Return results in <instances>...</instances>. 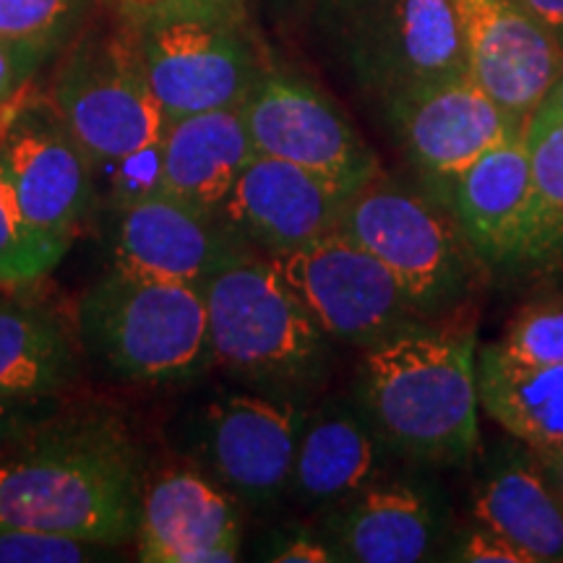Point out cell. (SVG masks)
<instances>
[{
	"label": "cell",
	"instance_id": "obj_1",
	"mask_svg": "<svg viewBox=\"0 0 563 563\" xmlns=\"http://www.w3.org/2000/svg\"><path fill=\"white\" fill-rule=\"evenodd\" d=\"M144 470L108 412H53L0 454V527L121 548L136 534Z\"/></svg>",
	"mask_w": 563,
	"mask_h": 563
},
{
	"label": "cell",
	"instance_id": "obj_2",
	"mask_svg": "<svg viewBox=\"0 0 563 563\" xmlns=\"http://www.w3.org/2000/svg\"><path fill=\"white\" fill-rule=\"evenodd\" d=\"M357 407L389 452L464 464L481 449L473 329L426 321L363 350Z\"/></svg>",
	"mask_w": 563,
	"mask_h": 563
},
{
	"label": "cell",
	"instance_id": "obj_3",
	"mask_svg": "<svg viewBox=\"0 0 563 563\" xmlns=\"http://www.w3.org/2000/svg\"><path fill=\"white\" fill-rule=\"evenodd\" d=\"M84 352L131 384H186L211 368L203 290L110 266L76 308Z\"/></svg>",
	"mask_w": 563,
	"mask_h": 563
},
{
	"label": "cell",
	"instance_id": "obj_4",
	"mask_svg": "<svg viewBox=\"0 0 563 563\" xmlns=\"http://www.w3.org/2000/svg\"><path fill=\"white\" fill-rule=\"evenodd\" d=\"M201 290L211 368L282 394H302L323 376L332 340L262 253L238 256Z\"/></svg>",
	"mask_w": 563,
	"mask_h": 563
},
{
	"label": "cell",
	"instance_id": "obj_5",
	"mask_svg": "<svg viewBox=\"0 0 563 563\" xmlns=\"http://www.w3.org/2000/svg\"><path fill=\"white\" fill-rule=\"evenodd\" d=\"M319 37L378 104L467 74L452 0H316Z\"/></svg>",
	"mask_w": 563,
	"mask_h": 563
},
{
	"label": "cell",
	"instance_id": "obj_6",
	"mask_svg": "<svg viewBox=\"0 0 563 563\" xmlns=\"http://www.w3.org/2000/svg\"><path fill=\"white\" fill-rule=\"evenodd\" d=\"M336 230L382 262L431 321L460 313L481 256L433 199L378 170L344 201Z\"/></svg>",
	"mask_w": 563,
	"mask_h": 563
},
{
	"label": "cell",
	"instance_id": "obj_7",
	"mask_svg": "<svg viewBox=\"0 0 563 563\" xmlns=\"http://www.w3.org/2000/svg\"><path fill=\"white\" fill-rule=\"evenodd\" d=\"M51 102L97 178L115 162L159 144L167 129L165 112L141 70L136 32L123 24L115 32L70 42L55 74Z\"/></svg>",
	"mask_w": 563,
	"mask_h": 563
},
{
	"label": "cell",
	"instance_id": "obj_8",
	"mask_svg": "<svg viewBox=\"0 0 563 563\" xmlns=\"http://www.w3.org/2000/svg\"><path fill=\"white\" fill-rule=\"evenodd\" d=\"M269 262L334 342L365 350L402 329L431 321L397 277L340 230Z\"/></svg>",
	"mask_w": 563,
	"mask_h": 563
},
{
	"label": "cell",
	"instance_id": "obj_9",
	"mask_svg": "<svg viewBox=\"0 0 563 563\" xmlns=\"http://www.w3.org/2000/svg\"><path fill=\"white\" fill-rule=\"evenodd\" d=\"M308 407L300 394L222 391L191 422V454L245 506H272L290 490Z\"/></svg>",
	"mask_w": 563,
	"mask_h": 563
},
{
	"label": "cell",
	"instance_id": "obj_10",
	"mask_svg": "<svg viewBox=\"0 0 563 563\" xmlns=\"http://www.w3.org/2000/svg\"><path fill=\"white\" fill-rule=\"evenodd\" d=\"M238 110L253 152L321 175L347 194L382 170L347 115L292 70L262 66Z\"/></svg>",
	"mask_w": 563,
	"mask_h": 563
},
{
	"label": "cell",
	"instance_id": "obj_11",
	"mask_svg": "<svg viewBox=\"0 0 563 563\" xmlns=\"http://www.w3.org/2000/svg\"><path fill=\"white\" fill-rule=\"evenodd\" d=\"M0 159L30 228L68 253L97 201V175L53 102L13 112L0 129Z\"/></svg>",
	"mask_w": 563,
	"mask_h": 563
},
{
	"label": "cell",
	"instance_id": "obj_12",
	"mask_svg": "<svg viewBox=\"0 0 563 563\" xmlns=\"http://www.w3.org/2000/svg\"><path fill=\"white\" fill-rule=\"evenodd\" d=\"M136 47L144 79L167 123L238 108L262 70L245 24L167 21L139 30Z\"/></svg>",
	"mask_w": 563,
	"mask_h": 563
},
{
	"label": "cell",
	"instance_id": "obj_13",
	"mask_svg": "<svg viewBox=\"0 0 563 563\" xmlns=\"http://www.w3.org/2000/svg\"><path fill=\"white\" fill-rule=\"evenodd\" d=\"M382 110L407 159L443 191L470 162L525 131V123L506 112L470 74L428 84Z\"/></svg>",
	"mask_w": 563,
	"mask_h": 563
},
{
	"label": "cell",
	"instance_id": "obj_14",
	"mask_svg": "<svg viewBox=\"0 0 563 563\" xmlns=\"http://www.w3.org/2000/svg\"><path fill=\"white\" fill-rule=\"evenodd\" d=\"M347 196L321 175L253 154L217 211V220L245 249L274 258L332 235Z\"/></svg>",
	"mask_w": 563,
	"mask_h": 563
},
{
	"label": "cell",
	"instance_id": "obj_15",
	"mask_svg": "<svg viewBox=\"0 0 563 563\" xmlns=\"http://www.w3.org/2000/svg\"><path fill=\"white\" fill-rule=\"evenodd\" d=\"M470 79L527 123L563 74V51L517 0H452Z\"/></svg>",
	"mask_w": 563,
	"mask_h": 563
},
{
	"label": "cell",
	"instance_id": "obj_16",
	"mask_svg": "<svg viewBox=\"0 0 563 563\" xmlns=\"http://www.w3.org/2000/svg\"><path fill=\"white\" fill-rule=\"evenodd\" d=\"M133 543L144 563H232L243 545L241 501L203 470H157L141 488Z\"/></svg>",
	"mask_w": 563,
	"mask_h": 563
},
{
	"label": "cell",
	"instance_id": "obj_17",
	"mask_svg": "<svg viewBox=\"0 0 563 563\" xmlns=\"http://www.w3.org/2000/svg\"><path fill=\"white\" fill-rule=\"evenodd\" d=\"M110 266L144 277L203 287L222 266L251 253L217 217L167 194L112 209Z\"/></svg>",
	"mask_w": 563,
	"mask_h": 563
},
{
	"label": "cell",
	"instance_id": "obj_18",
	"mask_svg": "<svg viewBox=\"0 0 563 563\" xmlns=\"http://www.w3.org/2000/svg\"><path fill=\"white\" fill-rule=\"evenodd\" d=\"M319 534L334 561L418 563L439 551L441 511L422 485L378 477L329 506Z\"/></svg>",
	"mask_w": 563,
	"mask_h": 563
},
{
	"label": "cell",
	"instance_id": "obj_19",
	"mask_svg": "<svg viewBox=\"0 0 563 563\" xmlns=\"http://www.w3.org/2000/svg\"><path fill=\"white\" fill-rule=\"evenodd\" d=\"M443 194L481 262L522 264L532 220V175L522 136L470 162Z\"/></svg>",
	"mask_w": 563,
	"mask_h": 563
},
{
	"label": "cell",
	"instance_id": "obj_20",
	"mask_svg": "<svg viewBox=\"0 0 563 563\" xmlns=\"http://www.w3.org/2000/svg\"><path fill=\"white\" fill-rule=\"evenodd\" d=\"M386 452L361 407L332 399L308 410L287 493L306 509L327 511L384 477Z\"/></svg>",
	"mask_w": 563,
	"mask_h": 563
},
{
	"label": "cell",
	"instance_id": "obj_21",
	"mask_svg": "<svg viewBox=\"0 0 563 563\" xmlns=\"http://www.w3.org/2000/svg\"><path fill=\"white\" fill-rule=\"evenodd\" d=\"M253 154L238 108L170 121L162 136V194L217 217Z\"/></svg>",
	"mask_w": 563,
	"mask_h": 563
},
{
	"label": "cell",
	"instance_id": "obj_22",
	"mask_svg": "<svg viewBox=\"0 0 563 563\" xmlns=\"http://www.w3.org/2000/svg\"><path fill=\"white\" fill-rule=\"evenodd\" d=\"M81 373V352L53 308L0 295V399H60Z\"/></svg>",
	"mask_w": 563,
	"mask_h": 563
},
{
	"label": "cell",
	"instance_id": "obj_23",
	"mask_svg": "<svg viewBox=\"0 0 563 563\" xmlns=\"http://www.w3.org/2000/svg\"><path fill=\"white\" fill-rule=\"evenodd\" d=\"M473 519L501 532L534 563L563 561V498L530 449L493 464L473 496Z\"/></svg>",
	"mask_w": 563,
	"mask_h": 563
},
{
	"label": "cell",
	"instance_id": "obj_24",
	"mask_svg": "<svg viewBox=\"0 0 563 563\" xmlns=\"http://www.w3.org/2000/svg\"><path fill=\"white\" fill-rule=\"evenodd\" d=\"M481 407L506 433L532 452L563 443V363L522 365L501 350L477 352Z\"/></svg>",
	"mask_w": 563,
	"mask_h": 563
},
{
	"label": "cell",
	"instance_id": "obj_25",
	"mask_svg": "<svg viewBox=\"0 0 563 563\" xmlns=\"http://www.w3.org/2000/svg\"><path fill=\"white\" fill-rule=\"evenodd\" d=\"M532 175V220L522 264L563 256V115L540 102L522 131Z\"/></svg>",
	"mask_w": 563,
	"mask_h": 563
},
{
	"label": "cell",
	"instance_id": "obj_26",
	"mask_svg": "<svg viewBox=\"0 0 563 563\" xmlns=\"http://www.w3.org/2000/svg\"><path fill=\"white\" fill-rule=\"evenodd\" d=\"M95 0H0V37L24 42L51 60L81 34Z\"/></svg>",
	"mask_w": 563,
	"mask_h": 563
},
{
	"label": "cell",
	"instance_id": "obj_27",
	"mask_svg": "<svg viewBox=\"0 0 563 563\" xmlns=\"http://www.w3.org/2000/svg\"><path fill=\"white\" fill-rule=\"evenodd\" d=\"M63 258L66 253L42 241L24 220L0 159V290L37 285Z\"/></svg>",
	"mask_w": 563,
	"mask_h": 563
},
{
	"label": "cell",
	"instance_id": "obj_28",
	"mask_svg": "<svg viewBox=\"0 0 563 563\" xmlns=\"http://www.w3.org/2000/svg\"><path fill=\"white\" fill-rule=\"evenodd\" d=\"M496 347L522 365L563 363V298H543L525 306Z\"/></svg>",
	"mask_w": 563,
	"mask_h": 563
},
{
	"label": "cell",
	"instance_id": "obj_29",
	"mask_svg": "<svg viewBox=\"0 0 563 563\" xmlns=\"http://www.w3.org/2000/svg\"><path fill=\"white\" fill-rule=\"evenodd\" d=\"M118 24L139 32L167 21L245 24L249 0H104Z\"/></svg>",
	"mask_w": 563,
	"mask_h": 563
},
{
	"label": "cell",
	"instance_id": "obj_30",
	"mask_svg": "<svg viewBox=\"0 0 563 563\" xmlns=\"http://www.w3.org/2000/svg\"><path fill=\"white\" fill-rule=\"evenodd\" d=\"M118 548L0 527V563H89L115 559Z\"/></svg>",
	"mask_w": 563,
	"mask_h": 563
},
{
	"label": "cell",
	"instance_id": "obj_31",
	"mask_svg": "<svg viewBox=\"0 0 563 563\" xmlns=\"http://www.w3.org/2000/svg\"><path fill=\"white\" fill-rule=\"evenodd\" d=\"M110 209L162 194V141L108 167L100 178Z\"/></svg>",
	"mask_w": 563,
	"mask_h": 563
},
{
	"label": "cell",
	"instance_id": "obj_32",
	"mask_svg": "<svg viewBox=\"0 0 563 563\" xmlns=\"http://www.w3.org/2000/svg\"><path fill=\"white\" fill-rule=\"evenodd\" d=\"M443 559L464 563H534L530 553L514 545L501 532L475 522V519L473 525L456 532L454 543L449 548V555H443Z\"/></svg>",
	"mask_w": 563,
	"mask_h": 563
},
{
	"label": "cell",
	"instance_id": "obj_33",
	"mask_svg": "<svg viewBox=\"0 0 563 563\" xmlns=\"http://www.w3.org/2000/svg\"><path fill=\"white\" fill-rule=\"evenodd\" d=\"M45 63L47 60L34 47L24 45V42L0 37V110L30 84L32 76Z\"/></svg>",
	"mask_w": 563,
	"mask_h": 563
},
{
	"label": "cell",
	"instance_id": "obj_34",
	"mask_svg": "<svg viewBox=\"0 0 563 563\" xmlns=\"http://www.w3.org/2000/svg\"><path fill=\"white\" fill-rule=\"evenodd\" d=\"M58 412V399H37V402H24V399H0V454H5L19 439H24L32 428L42 420Z\"/></svg>",
	"mask_w": 563,
	"mask_h": 563
},
{
	"label": "cell",
	"instance_id": "obj_35",
	"mask_svg": "<svg viewBox=\"0 0 563 563\" xmlns=\"http://www.w3.org/2000/svg\"><path fill=\"white\" fill-rule=\"evenodd\" d=\"M266 559L274 563H332L334 553L319 532H282L266 551Z\"/></svg>",
	"mask_w": 563,
	"mask_h": 563
},
{
	"label": "cell",
	"instance_id": "obj_36",
	"mask_svg": "<svg viewBox=\"0 0 563 563\" xmlns=\"http://www.w3.org/2000/svg\"><path fill=\"white\" fill-rule=\"evenodd\" d=\"M563 51V0H517Z\"/></svg>",
	"mask_w": 563,
	"mask_h": 563
},
{
	"label": "cell",
	"instance_id": "obj_37",
	"mask_svg": "<svg viewBox=\"0 0 563 563\" xmlns=\"http://www.w3.org/2000/svg\"><path fill=\"white\" fill-rule=\"evenodd\" d=\"M532 454H534V460H538L540 470H543L548 481H551L555 493L563 498V443L555 449H545V452H532Z\"/></svg>",
	"mask_w": 563,
	"mask_h": 563
},
{
	"label": "cell",
	"instance_id": "obj_38",
	"mask_svg": "<svg viewBox=\"0 0 563 563\" xmlns=\"http://www.w3.org/2000/svg\"><path fill=\"white\" fill-rule=\"evenodd\" d=\"M543 104H548V108H553L559 115H563V74L555 79L553 87L548 89V95L543 97Z\"/></svg>",
	"mask_w": 563,
	"mask_h": 563
}]
</instances>
